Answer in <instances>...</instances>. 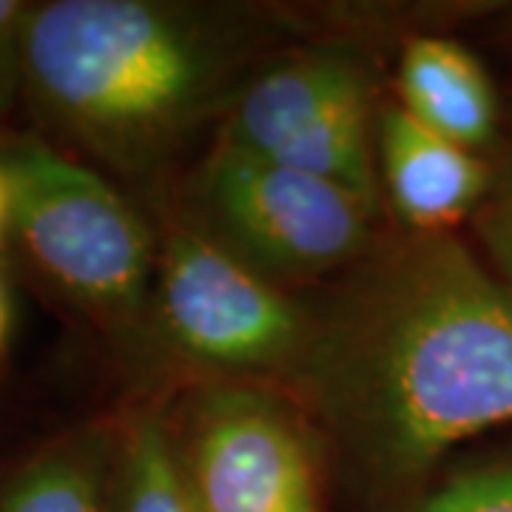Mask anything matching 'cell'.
Listing matches in <instances>:
<instances>
[{"label":"cell","mask_w":512,"mask_h":512,"mask_svg":"<svg viewBox=\"0 0 512 512\" xmlns=\"http://www.w3.org/2000/svg\"><path fill=\"white\" fill-rule=\"evenodd\" d=\"M114 441L83 433L49 444L0 487V512H111Z\"/></svg>","instance_id":"30bf717a"},{"label":"cell","mask_w":512,"mask_h":512,"mask_svg":"<svg viewBox=\"0 0 512 512\" xmlns=\"http://www.w3.org/2000/svg\"><path fill=\"white\" fill-rule=\"evenodd\" d=\"M148 311L180 362L225 382H282L311 325L308 302L251 271L191 222L165 231Z\"/></svg>","instance_id":"8992f818"},{"label":"cell","mask_w":512,"mask_h":512,"mask_svg":"<svg viewBox=\"0 0 512 512\" xmlns=\"http://www.w3.org/2000/svg\"><path fill=\"white\" fill-rule=\"evenodd\" d=\"M217 143L322 177L379 208L373 74L350 37L319 40L248 77Z\"/></svg>","instance_id":"5b68a950"},{"label":"cell","mask_w":512,"mask_h":512,"mask_svg":"<svg viewBox=\"0 0 512 512\" xmlns=\"http://www.w3.org/2000/svg\"><path fill=\"white\" fill-rule=\"evenodd\" d=\"M9 319H12V311H9V299H6V291L0 285V348L9 336Z\"/></svg>","instance_id":"2e32d148"},{"label":"cell","mask_w":512,"mask_h":512,"mask_svg":"<svg viewBox=\"0 0 512 512\" xmlns=\"http://www.w3.org/2000/svg\"><path fill=\"white\" fill-rule=\"evenodd\" d=\"M188 208L185 222L285 291L342 276L376 245L373 205L225 143H214L197 165Z\"/></svg>","instance_id":"277c9868"},{"label":"cell","mask_w":512,"mask_h":512,"mask_svg":"<svg viewBox=\"0 0 512 512\" xmlns=\"http://www.w3.org/2000/svg\"><path fill=\"white\" fill-rule=\"evenodd\" d=\"M185 399L168 424L202 512H325L322 441L291 396L217 379Z\"/></svg>","instance_id":"52a82bcc"},{"label":"cell","mask_w":512,"mask_h":512,"mask_svg":"<svg viewBox=\"0 0 512 512\" xmlns=\"http://www.w3.org/2000/svg\"><path fill=\"white\" fill-rule=\"evenodd\" d=\"M32 9L35 6L20 0H0V117L9 114L23 94V52Z\"/></svg>","instance_id":"5bb4252c"},{"label":"cell","mask_w":512,"mask_h":512,"mask_svg":"<svg viewBox=\"0 0 512 512\" xmlns=\"http://www.w3.org/2000/svg\"><path fill=\"white\" fill-rule=\"evenodd\" d=\"M268 32L262 15L191 3H40L26 26L23 94L66 140L143 177L225 117Z\"/></svg>","instance_id":"7a4b0ae2"},{"label":"cell","mask_w":512,"mask_h":512,"mask_svg":"<svg viewBox=\"0 0 512 512\" xmlns=\"http://www.w3.org/2000/svg\"><path fill=\"white\" fill-rule=\"evenodd\" d=\"M507 37H510V43H512V12H510V23H507Z\"/></svg>","instance_id":"e0dca14e"},{"label":"cell","mask_w":512,"mask_h":512,"mask_svg":"<svg viewBox=\"0 0 512 512\" xmlns=\"http://www.w3.org/2000/svg\"><path fill=\"white\" fill-rule=\"evenodd\" d=\"M308 311L282 384L367 487L413 490L512 424V299L456 234L376 242Z\"/></svg>","instance_id":"6da1fadb"},{"label":"cell","mask_w":512,"mask_h":512,"mask_svg":"<svg viewBox=\"0 0 512 512\" xmlns=\"http://www.w3.org/2000/svg\"><path fill=\"white\" fill-rule=\"evenodd\" d=\"M402 106L421 126L458 146L487 151L498 140V94L493 77L464 43L436 32L404 40L396 72Z\"/></svg>","instance_id":"9c48e42d"},{"label":"cell","mask_w":512,"mask_h":512,"mask_svg":"<svg viewBox=\"0 0 512 512\" xmlns=\"http://www.w3.org/2000/svg\"><path fill=\"white\" fill-rule=\"evenodd\" d=\"M376 168L407 234H453L493 183V160L413 120L399 103L376 111Z\"/></svg>","instance_id":"ba28073f"},{"label":"cell","mask_w":512,"mask_h":512,"mask_svg":"<svg viewBox=\"0 0 512 512\" xmlns=\"http://www.w3.org/2000/svg\"><path fill=\"white\" fill-rule=\"evenodd\" d=\"M493 160V183L473 214V234L487 268L512 299V134Z\"/></svg>","instance_id":"4fadbf2b"},{"label":"cell","mask_w":512,"mask_h":512,"mask_svg":"<svg viewBox=\"0 0 512 512\" xmlns=\"http://www.w3.org/2000/svg\"><path fill=\"white\" fill-rule=\"evenodd\" d=\"M111 512H202L185 476L171 424L154 407L128 413L114 439Z\"/></svg>","instance_id":"8fae6325"},{"label":"cell","mask_w":512,"mask_h":512,"mask_svg":"<svg viewBox=\"0 0 512 512\" xmlns=\"http://www.w3.org/2000/svg\"><path fill=\"white\" fill-rule=\"evenodd\" d=\"M12 231V194H9V180L6 171L0 168V242Z\"/></svg>","instance_id":"9a60e30c"},{"label":"cell","mask_w":512,"mask_h":512,"mask_svg":"<svg viewBox=\"0 0 512 512\" xmlns=\"http://www.w3.org/2000/svg\"><path fill=\"white\" fill-rule=\"evenodd\" d=\"M402 512H512V456L456 470Z\"/></svg>","instance_id":"7c38bea8"},{"label":"cell","mask_w":512,"mask_h":512,"mask_svg":"<svg viewBox=\"0 0 512 512\" xmlns=\"http://www.w3.org/2000/svg\"><path fill=\"white\" fill-rule=\"evenodd\" d=\"M12 234L55 288L114 328L148 313L160 245L146 217L89 165L32 137L0 148Z\"/></svg>","instance_id":"3957f363"}]
</instances>
